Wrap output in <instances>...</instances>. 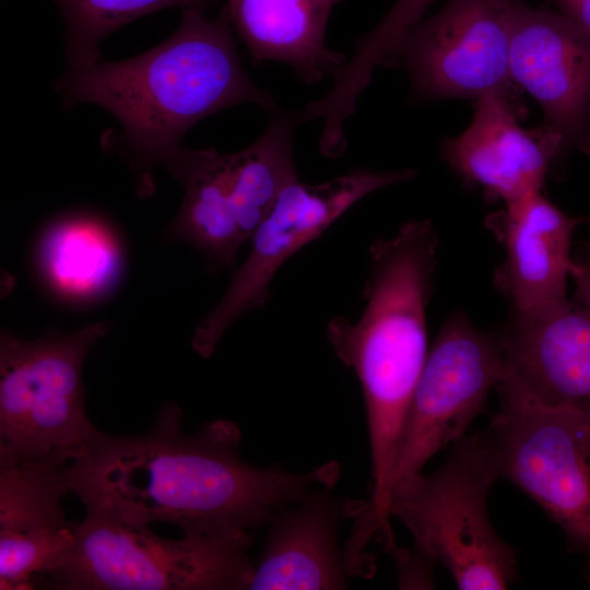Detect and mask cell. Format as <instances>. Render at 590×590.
I'll use <instances>...</instances> for the list:
<instances>
[{"label": "cell", "instance_id": "1", "mask_svg": "<svg viewBox=\"0 0 590 590\" xmlns=\"http://www.w3.org/2000/svg\"><path fill=\"white\" fill-rule=\"evenodd\" d=\"M240 441L227 420L186 434L180 408L167 401L145 434L99 430L66 465L69 492L87 511L131 527L167 522L184 534H241L315 489L332 488L339 477L335 462L305 473L253 467L241 459Z\"/></svg>", "mask_w": 590, "mask_h": 590}, {"label": "cell", "instance_id": "2", "mask_svg": "<svg viewBox=\"0 0 590 590\" xmlns=\"http://www.w3.org/2000/svg\"><path fill=\"white\" fill-rule=\"evenodd\" d=\"M203 12L184 9L177 31L144 54L67 67L56 92L68 107L109 111L128 153L151 165L164 166L192 126L222 109L252 103L273 114L276 101L245 70L225 8L215 19Z\"/></svg>", "mask_w": 590, "mask_h": 590}, {"label": "cell", "instance_id": "3", "mask_svg": "<svg viewBox=\"0 0 590 590\" xmlns=\"http://www.w3.org/2000/svg\"><path fill=\"white\" fill-rule=\"evenodd\" d=\"M438 237L428 220L403 224L369 249L370 272L361 318L338 316L327 328L339 359L361 381L370 442L371 496L362 518L390 533L389 481L411 400L427 357L426 307Z\"/></svg>", "mask_w": 590, "mask_h": 590}, {"label": "cell", "instance_id": "4", "mask_svg": "<svg viewBox=\"0 0 590 590\" xmlns=\"http://www.w3.org/2000/svg\"><path fill=\"white\" fill-rule=\"evenodd\" d=\"M108 321L36 340L0 335V462L68 465L99 432L85 409L84 358Z\"/></svg>", "mask_w": 590, "mask_h": 590}, {"label": "cell", "instance_id": "5", "mask_svg": "<svg viewBox=\"0 0 590 590\" xmlns=\"http://www.w3.org/2000/svg\"><path fill=\"white\" fill-rule=\"evenodd\" d=\"M482 432L463 435L444 464L396 485L389 515L403 522L415 550L449 570L458 589H507L516 551L495 532L487 495L499 480Z\"/></svg>", "mask_w": 590, "mask_h": 590}, {"label": "cell", "instance_id": "6", "mask_svg": "<svg viewBox=\"0 0 590 590\" xmlns=\"http://www.w3.org/2000/svg\"><path fill=\"white\" fill-rule=\"evenodd\" d=\"M252 536L184 534L170 540L150 526H127L87 511L63 564L43 586L63 590L248 589Z\"/></svg>", "mask_w": 590, "mask_h": 590}, {"label": "cell", "instance_id": "7", "mask_svg": "<svg viewBox=\"0 0 590 590\" xmlns=\"http://www.w3.org/2000/svg\"><path fill=\"white\" fill-rule=\"evenodd\" d=\"M500 411L482 432L500 479L535 500L588 560L590 582V420L497 387Z\"/></svg>", "mask_w": 590, "mask_h": 590}, {"label": "cell", "instance_id": "8", "mask_svg": "<svg viewBox=\"0 0 590 590\" xmlns=\"http://www.w3.org/2000/svg\"><path fill=\"white\" fill-rule=\"evenodd\" d=\"M505 371L496 335L479 330L463 312L446 320L411 400L391 469L390 496L396 485L421 473L434 455L465 434Z\"/></svg>", "mask_w": 590, "mask_h": 590}, {"label": "cell", "instance_id": "9", "mask_svg": "<svg viewBox=\"0 0 590 590\" xmlns=\"http://www.w3.org/2000/svg\"><path fill=\"white\" fill-rule=\"evenodd\" d=\"M414 169L357 168L319 185L288 186L251 236V250L223 298L197 327L191 345L210 357L225 330L245 312L266 305L276 271L321 235L347 209L373 191L412 179Z\"/></svg>", "mask_w": 590, "mask_h": 590}, {"label": "cell", "instance_id": "10", "mask_svg": "<svg viewBox=\"0 0 590 590\" xmlns=\"http://www.w3.org/2000/svg\"><path fill=\"white\" fill-rule=\"evenodd\" d=\"M518 0H448L406 35L398 57L411 74L412 98L519 97L510 75Z\"/></svg>", "mask_w": 590, "mask_h": 590}, {"label": "cell", "instance_id": "11", "mask_svg": "<svg viewBox=\"0 0 590 590\" xmlns=\"http://www.w3.org/2000/svg\"><path fill=\"white\" fill-rule=\"evenodd\" d=\"M510 75L542 107L564 149L590 153V34L562 13L516 3Z\"/></svg>", "mask_w": 590, "mask_h": 590}, {"label": "cell", "instance_id": "12", "mask_svg": "<svg viewBox=\"0 0 590 590\" xmlns=\"http://www.w3.org/2000/svg\"><path fill=\"white\" fill-rule=\"evenodd\" d=\"M496 338L506 371L498 386L590 420V315L567 298L526 311Z\"/></svg>", "mask_w": 590, "mask_h": 590}, {"label": "cell", "instance_id": "13", "mask_svg": "<svg viewBox=\"0 0 590 590\" xmlns=\"http://www.w3.org/2000/svg\"><path fill=\"white\" fill-rule=\"evenodd\" d=\"M69 492L66 465L0 462V589L25 590L67 559L76 524L61 497Z\"/></svg>", "mask_w": 590, "mask_h": 590}, {"label": "cell", "instance_id": "14", "mask_svg": "<svg viewBox=\"0 0 590 590\" xmlns=\"http://www.w3.org/2000/svg\"><path fill=\"white\" fill-rule=\"evenodd\" d=\"M520 97L488 94L477 99L471 125L442 146V158L464 181L480 186L488 201L505 204L541 190L552 160L564 145L542 126L524 130L518 122Z\"/></svg>", "mask_w": 590, "mask_h": 590}, {"label": "cell", "instance_id": "15", "mask_svg": "<svg viewBox=\"0 0 590 590\" xmlns=\"http://www.w3.org/2000/svg\"><path fill=\"white\" fill-rule=\"evenodd\" d=\"M580 219L571 217L541 190L507 203L487 216L485 225L504 246L506 257L494 283L515 311H526L566 298V281L575 271L571 237Z\"/></svg>", "mask_w": 590, "mask_h": 590}, {"label": "cell", "instance_id": "16", "mask_svg": "<svg viewBox=\"0 0 590 590\" xmlns=\"http://www.w3.org/2000/svg\"><path fill=\"white\" fill-rule=\"evenodd\" d=\"M315 489L283 506L272 517L259 562L253 565L250 590H326L347 588L349 571L339 550L340 521L358 512L361 502L344 504L330 493Z\"/></svg>", "mask_w": 590, "mask_h": 590}, {"label": "cell", "instance_id": "17", "mask_svg": "<svg viewBox=\"0 0 590 590\" xmlns=\"http://www.w3.org/2000/svg\"><path fill=\"white\" fill-rule=\"evenodd\" d=\"M340 0H227L232 27L255 64L279 61L306 83L335 73L347 57L329 49L326 30Z\"/></svg>", "mask_w": 590, "mask_h": 590}, {"label": "cell", "instance_id": "18", "mask_svg": "<svg viewBox=\"0 0 590 590\" xmlns=\"http://www.w3.org/2000/svg\"><path fill=\"white\" fill-rule=\"evenodd\" d=\"M164 166L185 189L170 236L193 246L216 266L234 267L246 240L238 224L227 154L214 149H180Z\"/></svg>", "mask_w": 590, "mask_h": 590}, {"label": "cell", "instance_id": "19", "mask_svg": "<svg viewBox=\"0 0 590 590\" xmlns=\"http://www.w3.org/2000/svg\"><path fill=\"white\" fill-rule=\"evenodd\" d=\"M38 267L58 295L78 302L107 294L121 271V249L99 217L72 213L46 227L37 248Z\"/></svg>", "mask_w": 590, "mask_h": 590}, {"label": "cell", "instance_id": "20", "mask_svg": "<svg viewBox=\"0 0 590 590\" xmlns=\"http://www.w3.org/2000/svg\"><path fill=\"white\" fill-rule=\"evenodd\" d=\"M297 123L299 115L295 110L278 108L256 142L227 154L238 224L246 241L283 191L298 180L293 149Z\"/></svg>", "mask_w": 590, "mask_h": 590}, {"label": "cell", "instance_id": "21", "mask_svg": "<svg viewBox=\"0 0 590 590\" xmlns=\"http://www.w3.org/2000/svg\"><path fill=\"white\" fill-rule=\"evenodd\" d=\"M220 0H56L66 24L67 67L101 59L102 40L140 16L169 7L205 11Z\"/></svg>", "mask_w": 590, "mask_h": 590}, {"label": "cell", "instance_id": "22", "mask_svg": "<svg viewBox=\"0 0 590 590\" xmlns=\"http://www.w3.org/2000/svg\"><path fill=\"white\" fill-rule=\"evenodd\" d=\"M433 1L397 0L371 31L357 38L353 56L333 78L332 91L340 101L355 104L377 67L397 64L406 35Z\"/></svg>", "mask_w": 590, "mask_h": 590}, {"label": "cell", "instance_id": "23", "mask_svg": "<svg viewBox=\"0 0 590 590\" xmlns=\"http://www.w3.org/2000/svg\"><path fill=\"white\" fill-rule=\"evenodd\" d=\"M574 278L575 302L590 315V245L586 257L580 262H576Z\"/></svg>", "mask_w": 590, "mask_h": 590}, {"label": "cell", "instance_id": "24", "mask_svg": "<svg viewBox=\"0 0 590 590\" xmlns=\"http://www.w3.org/2000/svg\"><path fill=\"white\" fill-rule=\"evenodd\" d=\"M560 13L590 34V0H554Z\"/></svg>", "mask_w": 590, "mask_h": 590}]
</instances>
